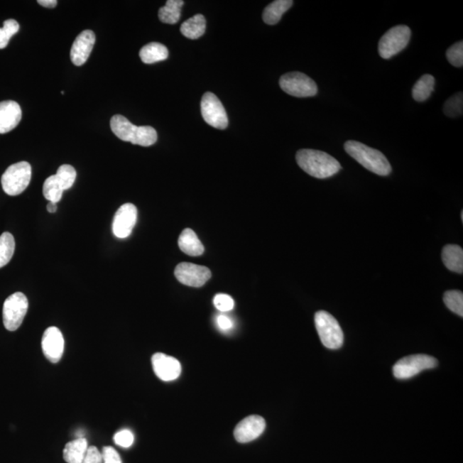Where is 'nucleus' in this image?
<instances>
[{"label": "nucleus", "mask_w": 463, "mask_h": 463, "mask_svg": "<svg viewBox=\"0 0 463 463\" xmlns=\"http://www.w3.org/2000/svg\"><path fill=\"white\" fill-rule=\"evenodd\" d=\"M296 160L303 170L317 179H327L342 169L337 160L320 151L300 150L297 152Z\"/></svg>", "instance_id": "f257e3e1"}, {"label": "nucleus", "mask_w": 463, "mask_h": 463, "mask_svg": "<svg viewBox=\"0 0 463 463\" xmlns=\"http://www.w3.org/2000/svg\"><path fill=\"white\" fill-rule=\"evenodd\" d=\"M110 126L116 136L124 142L148 147L157 141V132L151 126H136L122 115H114Z\"/></svg>", "instance_id": "f03ea898"}, {"label": "nucleus", "mask_w": 463, "mask_h": 463, "mask_svg": "<svg viewBox=\"0 0 463 463\" xmlns=\"http://www.w3.org/2000/svg\"><path fill=\"white\" fill-rule=\"evenodd\" d=\"M344 148L347 154L367 170L380 176H387L391 173V164L382 152L353 140L346 142Z\"/></svg>", "instance_id": "7ed1b4c3"}, {"label": "nucleus", "mask_w": 463, "mask_h": 463, "mask_svg": "<svg viewBox=\"0 0 463 463\" xmlns=\"http://www.w3.org/2000/svg\"><path fill=\"white\" fill-rule=\"evenodd\" d=\"M31 175L32 168L27 161H20L11 165L1 178L4 192L9 196L20 195L30 185Z\"/></svg>", "instance_id": "20e7f679"}, {"label": "nucleus", "mask_w": 463, "mask_h": 463, "mask_svg": "<svg viewBox=\"0 0 463 463\" xmlns=\"http://www.w3.org/2000/svg\"><path fill=\"white\" fill-rule=\"evenodd\" d=\"M315 325L322 345L329 349H338L343 344L344 336L340 325L332 314L320 311L315 314Z\"/></svg>", "instance_id": "39448f33"}, {"label": "nucleus", "mask_w": 463, "mask_h": 463, "mask_svg": "<svg viewBox=\"0 0 463 463\" xmlns=\"http://www.w3.org/2000/svg\"><path fill=\"white\" fill-rule=\"evenodd\" d=\"M411 38V31L406 26L393 27L382 36L378 43L380 56L384 60L391 59L393 56L407 48Z\"/></svg>", "instance_id": "423d86ee"}, {"label": "nucleus", "mask_w": 463, "mask_h": 463, "mask_svg": "<svg viewBox=\"0 0 463 463\" xmlns=\"http://www.w3.org/2000/svg\"><path fill=\"white\" fill-rule=\"evenodd\" d=\"M28 301L23 293H15L8 297L3 307L4 325L9 332L18 329L26 316Z\"/></svg>", "instance_id": "0eeeda50"}, {"label": "nucleus", "mask_w": 463, "mask_h": 463, "mask_svg": "<svg viewBox=\"0 0 463 463\" xmlns=\"http://www.w3.org/2000/svg\"><path fill=\"white\" fill-rule=\"evenodd\" d=\"M437 366L435 358L425 354L409 355L401 359L393 367V374L398 379H408L415 377L421 371L432 369Z\"/></svg>", "instance_id": "6e6552de"}, {"label": "nucleus", "mask_w": 463, "mask_h": 463, "mask_svg": "<svg viewBox=\"0 0 463 463\" xmlns=\"http://www.w3.org/2000/svg\"><path fill=\"white\" fill-rule=\"evenodd\" d=\"M280 87L285 93L295 97H312L317 94V86L303 72H289L280 78Z\"/></svg>", "instance_id": "1a4fd4ad"}, {"label": "nucleus", "mask_w": 463, "mask_h": 463, "mask_svg": "<svg viewBox=\"0 0 463 463\" xmlns=\"http://www.w3.org/2000/svg\"><path fill=\"white\" fill-rule=\"evenodd\" d=\"M201 113L205 121L217 129H226L229 126V119L224 107L212 92H207L201 101Z\"/></svg>", "instance_id": "9d476101"}, {"label": "nucleus", "mask_w": 463, "mask_h": 463, "mask_svg": "<svg viewBox=\"0 0 463 463\" xmlns=\"http://www.w3.org/2000/svg\"><path fill=\"white\" fill-rule=\"evenodd\" d=\"M175 275L178 280L185 286L200 288L212 277L208 268L191 263H180L175 268Z\"/></svg>", "instance_id": "9b49d317"}, {"label": "nucleus", "mask_w": 463, "mask_h": 463, "mask_svg": "<svg viewBox=\"0 0 463 463\" xmlns=\"http://www.w3.org/2000/svg\"><path fill=\"white\" fill-rule=\"evenodd\" d=\"M138 219V209L134 205H123L116 212L113 222V233L116 237H129Z\"/></svg>", "instance_id": "f8f14e48"}, {"label": "nucleus", "mask_w": 463, "mask_h": 463, "mask_svg": "<svg viewBox=\"0 0 463 463\" xmlns=\"http://www.w3.org/2000/svg\"><path fill=\"white\" fill-rule=\"evenodd\" d=\"M266 427V420L261 416L251 415L241 421L234 429V437L239 443L246 444L257 440Z\"/></svg>", "instance_id": "ddd939ff"}, {"label": "nucleus", "mask_w": 463, "mask_h": 463, "mask_svg": "<svg viewBox=\"0 0 463 463\" xmlns=\"http://www.w3.org/2000/svg\"><path fill=\"white\" fill-rule=\"evenodd\" d=\"M41 347L43 354L52 363H58L63 356L65 350V340L63 334L57 327H49L45 330Z\"/></svg>", "instance_id": "4468645a"}, {"label": "nucleus", "mask_w": 463, "mask_h": 463, "mask_svg": "<svg viewBox=\"0 0 463 463\" xmlns=\"http://www.w3.org/2000/svg\"><path fill=\"white\" fill-rule=\"evenodd\" d=\"M153 370L160 380L173 381L180 377L181 365L177 359L161 353H156L151 359Z\"/></svg>", "instance_id": "2eb2a0df"}, {"label": "nucleus", "mask_w": 463, "mask_h": 463, "mask_svg": "<svg viewBox=\"0 0 463 463\" xmlns=\"http://www.w3.org/2000/svg\"><path fill=\"white\" fill-rule=\"evenodd\" d=\"M96 43V35L92 31L87 30L80 33L74 41L71 49V60L74 65L81 66L88 60Z\"/></svg>", "instance_id": "dca6fc26"}, {"label": "nucleus", "mask_w": 463, "mask_h": 463, "mask_svg": "<svg viewBox=\"0 0 463 463\" xmlns=\"http://www.w3.org/2000/svg\"><path fill=\"white\" fill-rule=\"evenodd\" d=\"M22 119V109L18 102L5 101L0 102V134L15 129Z\"/></svg>", "instance_id": "f3484780"}, {"label": "nucleus", "mask_w": 463, "mask_h": 463, "mask_svg": "<svg viewBox=\"0 0 463 463\" xmlns=\"http://www.w3.org/2000/svg\"><path fill=\"white\" fill-rule=\"evenodd\" d=\"M179 246L184 254L192 256V257H197L205 252V247L200 239L197 236L195 232L191 229H187L182 232L179 238Z\"/></svg>", "instance_id": "a211bd4d"}, {"label": "nucleus", "mask_w": 463, "mask_h": 463, "mask_svg": "<svg viewBox=\"0 0 463 463\" xmlns=\"http://www.w3.org/2000/svg\"><path fill=\"white\" fill-rule=\"evenodd\" d=\"M88 449V441L86 438L77 437V440L65 445L63 452L64 460L67 463H82Z\"/></svg>", "instance_id": "6ab92c4d"}, {"label": "nucleus", "mask_w": 463, "mask_h": 463, "mask_svg": "<svg viewBox=\"0 0 463 463\" xmlns=\"http://www.w3.org/2000/svg\"><path fill=\"white\" fill-rule=\"evenodd\" d=\"M442 259L449 271L462 274L463 250L457 245H447L442 251Z\"/></svg>", "instance_id": "aec40b11"}, {"label": "nucleus", "mask_w": 463, "mask_h": 463, "mask_svg": "<svg viewBox=\"0 0 463 463\" xmlns=\"http://www.w3.org/2000/svg\"><path fill=\"white\" fill-rule=\"evenodd\" d=\"M293 2L292 0H276L268 5L263 11V19L268 26H275L279 23L283 15L290 9Z\"/></svg>", "instance_id": "412c9836"}, {"label": "nucleus", "mask_w": 463, "mask_h": 463, "mask_svg": "<svg viewBox=\"0 0 463 463\" xmlns=\"http://www.w3.org/2000/svg\"><path fill=\"white\" fill-rule=\"evenodd\" d=\"M139 56L144 64H154L156 62L166 60L168 50L164 45L158 43H148L140 50Z\"/></svg>", "instance_id": "4be33fe9"}, {"label": "nucleus", "mask_w": 463, "mask_h": 463, "mask_svg": "<svg viewBox=\"0 0 463 463\" xmlns=\"http://www.w3.org/2000/svg\"><path fill=\"white\" fill-rule=\"evenodd\" d=\"M206 20L204 16L197 14L185 21L180 27L181 34L188 39L196 40L205 34Z\"/></svg>", "instance_id": "5701e85b"}, {"label": "nucleus", "mask_w": 463, "mask_h": 463, "mask_svg": "<svg viewBox=\"0 0 463 463\" xmlns=\"http://www.w3.org/2000/svg\"><path fill=\"white\" fill-rule=\"evenodd\" d=\"M434 85H435V78L429 74H425L413 86L412 90L413 99L419 102L427 101L433 92Z\"/></svg>", "instance_id": "b1692460"}, {"label": "nucleus", "mask_w": 463, "mask_h": 463, "mask_svg": "<svg viewBox=\"0 0 463 463\" xmlns=\"http://www.w3.org/2000/svg\"><path fill=\"white\" fill-rule=\"evenodd\" d=\"M184 4L182 0H168L166 5L159 10V19L164 23H177L180 19L181 8Z\"/></svg>", "instance_id": "393cba45"}, {"label": "nucleus", "mask_w": 463, "mask_h": 463, "mask_svg": "<svg viewBox=\"0 0 463 463\" xmlns=\"http://www.w3.org/2000/svg\"><path fill=\"white\" fill-rule=\"evenodd\" d=\"M15 239L10 233H4L0 236V268L5 267L13 257L15 251Z\"/></svg>", "instance_id": "a878e982"}, {"label": "nucleus", "mask_w": 463, "mask_h": 463, "mask_svg": "<svg viewBox=\"0 0 463 463\" xmlns=\"http://www.w3.org/2000/svg\"><path fill=\"white\" fill-rule=\"evenodd\" d=\"M64 190L62 189L55 175L48 177L43 185V195L49 202H59L63 195Z\"/></svg>", "instance_id": "bb28decb"}, {"label": "nucleus", "mask_w": 463, "mask_h": 463, "mask_svg": "<svg viewBox=\"0 0 463 463\" xmlns=\"http://www.w3.org/2000/svg\"><path fill=\"white\" fill-rule=\"evenodd\" d=\"M58 181L64 191L69 190L76 180L77 172L71 165H62L55 175Z\"/></svg>", "instance_id": "cd10ccee"}, {"label": "nucleus", "mask_w": 463, "mask_h": 463, "mask_svg": "<svg viewBox=\"0 0 463 463\" xmlns=\"http://www.w3.org/2000/svg\"><path fill=\"white\" fill-rule=\"evenodd\" d=\"M444 303L450 311L463 317V293L458 290H450L445 293Z\"/></svg>", "instance_id": "c85d7f7f"}, {"label": "nucleus", "mask_w": 463, "mask_h": 463, "mask_svg": "<svg viewBox=\"0 0 463 463\" xmlns=\"http://www.w3.org/2000/svg\"><path fill=\"white\" fill-rule=\"evenodd\" d=\"M445 114L450 118H457L462 115L463 111V94L458 92L449 98L444 106Z\"/></svg>", "instance_id": "c756f323"}, {"label": "nucleus", "mask_w": 463, "mask_h": 463, "mask_svg": "<svg viewBox=\"0 0 463 463\" xmlns=\"http://www.w3.org/2000/svg\"><path fill=\"white\" fill-rule=\"evenodd\" d=\"M19 23L14 19H8L4 23L3 28H0V49L7 47L12 36L19 31Z\"/></svg>", "instance_id": "7c9ffc66"}, {"label": "nucleus", "mask_w": 463, "mask_h": 463, "mask_svg": "<svg viewBox=\"0 0 463 463\" xmlns=\"http://www.w3.org/2000/svg\"><path fill=\"white\" fill-rule=\"evenodd\" d=\"M446 57L450 64L460 68L463 65V43L458 41L450 47L446 52Z\"/></svg>", "instance_id": "2f4dec72"}, {"label": "nucleus", "mask_w": 463, "mask_h": 463, "mask_svg": "<svg viewBox=\"0 0 463 463\" xmlns=\"http://www.w3.org/2000/svg\"><path fill=\"white\" fill-rule=\"evenodd\" d=\"M214 305L222 312H230L234 309V301L233 298L224 293H219L214 298Z\"/></svg>", "instance_id": "473e14b6"}, {"label": "nucleus", "mask_w": 463, "mask_h": 463, "mask_svg": "<svg viewBox=\"0 0 463 463\" xmlns=\"http://www.w3.org/2000/svg\"><path fill=\"white\" fill-rule=\"evenodd\" d=\"M114 443L123 448H130L134 443V435L130 430L124 429L114 437Z\"/></svg>", "instance_id": "72a5a7b5"}, {"label": "nucleus", "mask_w": 463, "mask_h": 463, "mask_svg": "<svg viewBox=\"0 0 463 463\" xmlns=\"http://www.w3.org/2000/svg\"><path fill=\"white\" fill-rule=\"evenodd\" d=\"M102 456L104 463H122L121 457L117 450L111 447V446L103 447Z\"/></svg>", "instance_id": "f704fd0d"}, {"label": "nucleus", "mask_w": 463, "mask_h": 463, "mask_svg": "<svg viewBox=\"0 0 463 463\" xmlns=\"http://www.w3.org/2000/svg\"><path fill=\"white\" fill-rule=\"evenodd\" d=\"M102 453L96 446H90L87 450L86 456L82 463H102Z\"/></svg>", "instance_id": "c9c22d12"}, {"label": "nucleus", "mask_w": 463, "mask_h": 463, "mask_svg": "<svg viewBox=\"0 0 463 463\" xmlns=\"http://www.w3.org/2000/svg\"><path fill=\"white\" fill-rule=\"evenodd\" d=\"M217 322L219 329L222 330H224V332H227V330H229L232 328H233V321L230 320V318L227 316L225 315H220L218 316L217 318Z\"/></svg>", "instance_id": "e433bc0d"}, {"label": "nucleus", "mask_w": 463, "mask_h": 463, "mask_svg": "<svg viewBox=\"0 0 463 463\" xmlns=\"http://www.w3.org/2000/svg\"><path fill=\"white\" fill-rule=\"evenodd\" d=\"M38 4L41 6L47 8H55L56 7L58 2L56 0H39Z\"/></svg>", "instance_id": "4c0bfd02"}, {"label": "nucleus", "mask_w": 463, "mask_h": 463, "mask_svg": "<svg viewBox=\"0 0 463 463\" xmlns=\"http://www.w3.org/2000/svg\"><path fill=\"white\" fill-rule=\"evenodd\" d=\"M47 209L49 213H55L57 212V204L56 202H49Z\"/></svg>", "instance_id": "58836bf2"}]
</instances>
